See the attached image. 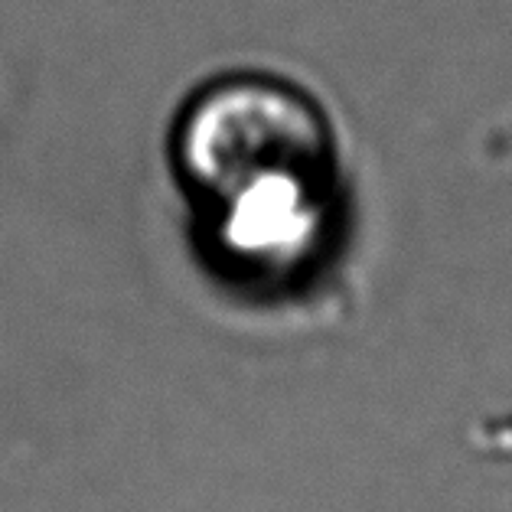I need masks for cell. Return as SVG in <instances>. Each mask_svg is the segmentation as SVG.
Instances as JSON below:
<instances>
[{
	"mask_svg": "<svg viewBox=\"0 0 512 512\" xmlns=\"http://www.w3.org/2000/svg\"><path fill=\"white\" fill-rule=\"evenodd\" d=\"M167 170L193 242L232 278L294 281L343 242V137L284 72L226 69L199 82L170 118Z\"/></svg>",
	"mask_w": 512,
	"mask_h": 512,
	"instance_id": "1",
	"label": "cell"
}]
</instances>
